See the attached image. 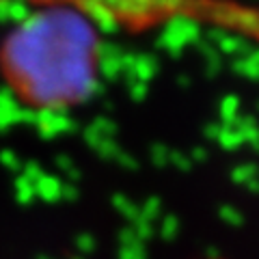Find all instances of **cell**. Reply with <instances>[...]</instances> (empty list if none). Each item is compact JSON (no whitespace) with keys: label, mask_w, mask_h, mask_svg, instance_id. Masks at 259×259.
<instances>
[{"label":"cell","mask_w":259,"mask_h":259,"mask_svg":"<svg viewBox=\"0 0 259 259\" xmlns=\"http://www.w3.org/2000/svg\"><path fill=\"white\" fill-rule=\"evenodd\" d=\"M7 7L63 11L125 35H149L186 22L259 44V9L240 0H0V9Z\"/></svg>","instance_id":"obj_1"}]
</instances>
